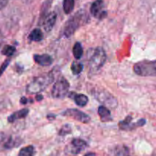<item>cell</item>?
Here are the masks:
<instances>
[{
  "instance_id": "24",
  "label": "cell",
  "mask_w": 156,
  "mask_h": 156,
  "mask_svg": "<svg viewBox=\"0 0 156 156\" xmlns=\"http://www.w3.org/2000/svg\"><path fill=\"white\" fill-rule=\"evenodd\" d=\"M72 132V128L71 126L69 124H66L64 126H62V128L60 129V130L59 131V136H64L69 135V134L71 133Z\"/></svg>"
},
{
  "instance_id": "14",
  "label": "cell",
  "mask_w": 156,
  "mask_h": 156,
  "mask_svg": "<svg viewBox=\"0 0 156 156\" xmlns=\"http://www.w3.org/2000/svg\"><path fill=\"white\" fill-rule=\"evenodd\" d=\"M98 112L99 116H100L101 120L103 122L109 121V120H111V111L105 106L102 105V106L99 107L98 110Z\"/></svg>"
},
{
  "instance_id": "27",
  "label": "cell",
  "mask_w": 156,
  "mask_h": 156,
  "mask_svg": "<svg viewBox=\"0 0 156 156\" xmlns=\"http://www.w3.org/2000/svg\"><path fill=\"white\" fill-rule=\"evenodd\" d=\"M6 140H7V136H6L5 134L3 133H0V145L5 143Z\"/></svg>"
},
{
  "instance_id": "29",
  "label": "cell",
  "mask_w": 156,
  "mask_h": 156,
  "mask_svg": "<svg viewBox=\"0 0 156 156\" xmlns=\"http://www.w3.org/2000/svg\"><path fill=\"white\" fill-rule=\"evenodd\" d=\"M47 119H49L50 120H53V119H55V115H53V114H49V115H47Z\"/></svg>"
},
{
  "instance_id": "18",
  "label": "cell",
  "mask_w": 156,
  "mask_h": 156,
  "mask_svg": "<svg viewBox=\"0 0 156 156\" xmlns=\"http://www.w3.org/2000/svg\"><path fill=\"white\" fill-rule=\"evenodd\" d=\"M35 149L33 146H27L20 150L18 156H34Z\"/></svg>"
},
{
  "instance_id": "30",
  "label": "cell",
  "mask_w": 156,
  "mask_h": 156,
  "mask_svg": "<svg viewBox=\"0 0 156 156\" xmlns=\"http://www.w3.org/2000/svg\"><path fill=\"white\" fill-rule=\"evenodd\" d=\"M43 99V96L42 95H40V94H38L37 96V101H41V100H42Z\"/></svg>"
},
{
  "instance_id": "1",
  "label": "cell",
  "mask_w": 156,
  "mask_h": 156,
  "mask_svg": "<svg viewBox=\"0 0 156 156\" xmlns=\"http://www.w3.org/2000/svg\"><path fill=\"white\" fill-rule=\"evenodd\" d=\"M54 80L53 71L36 77L27 85L26 91L27 94H37L45 90Z\"/></svg>"
},
{
  "instance_id": "13",
  "label": "cell",
  "mask_w": 156,
  "mask_h": 156,
  "mask_svg": "<svg viewBox=\"0 0 156 156\" xmlns=\"http://www.w3.org/2000/svg\"><path fill=\"white\" fill-rule=\"evenodd\" d=\"M29 113V110L27 108H24V109H21L20 111H16V112L13 113L12 114H11L9 117H8V121L9 123H13L15 120H19V119L24 118L25 117H27V115Z\"/></svg>"
},
{
  "instance_id": "28",
  "label": "cell",
  "mask_w": 156,
  "mask_h": 156,
  "mask_svg": "<svg viewBox=\"0 0 156 156\" xmlns=\"http://www.w3.org/2000/svg\"><path fill=\"white\" fill-rule=\"evenodd\" d=\"M27 101H28V100L24 97L21 98V100H20V102H21V104H22V105H25V104L27 103Z\"/></svg>"
},
{
  "instance_id": "26",
  "label": "cell",
  "mask_w": 156,
  "mask_h": 156,
  "mask_svg": "<svg viewBox=\"0 0 156 156\" xmlns=\"http://www.w3.org/2000/svg\"><path fill=\"white\" fill-rule=\"evenodd\" d=\"M9 1V0H0V10L4 9V8L7 5Z\"/></svg>"
},
{
  "instance_id": "31",
  "label": "cell",
  "mask_w": 156,
  "mask_h": 156,
  "mask_svg": "<svg viewBox=\"0 0 156 156\" xmlns=\"http://www.w3.org/2000/svg\"><path fill=\"white\" fill-rule=\"evenodd\" d=\"M96 155L94 153H93V152H90V153H87L86 155H85L84 156H95Z\"/></svg>"
},
{
  "instance_id": "8",
  "label": "cell",
  "mask_w": 156,
  "mask_h": 156,
  "mask_svg": "<svg viewBox=\"0 0 156 156\" xmlns=\"http://www.w3.org/2000/svg\"><path fill=\"white\" fill-rule=\"evenodd\" d=\"M62 115L66 117H69L73 118L74 120H78L82 123H87L90 121V117L87 115L85 113L79 111L78 109H67L66 111L62 113Z\"/></svg>"
},
{
  "instance_id": "21",
  "label": "cell",
  "mask_w": 156,
  "mask_h": 156,
  "mask_svg": "<svg viewBox=\"0 0 156 156\" xmlns=\"http://www.w3.org/2000/svg\"><path fill=\"white\" fill-rule=\"evenodd\" d=\"M71 70L73 71V74L78 75L83 70V65L79 62H73L71 65Z\"/></svg>"
},
{
  "instance_id": "4",
  "label": "cell",
  "mask_w": 156,
  "mask_h": 156,
  "mask_svg": "<svg viewBox=\"0 0 156 156\" xmlns=\"http://www.w3.org/2000/svg\"><path fill=\"white\" fill-rule=\"evenodd\" d=\"M133 71L143 77H155L156 60H143L133 66Z\"/></svg>"
},
{
  "instance_id": "6",
  "label": "cell",
  "mask_w": 156,
  "mask_h": 156,
  "mask_svg": "<svg viewBox=\"0 0 156 156\" xmlns=\"http://www.w3.org/2000/svg\"><path fill=\"white\" fill-rule=\"evenodd\" d=\"M69 89V83L64 77H60L53 85L51 94L54 98H63Z\"/></svg>"
},
{
  "instance_id": "25",
  "label": "cell",
  "mask_w": 156,
  "mask_h": 156,
  "mask_svg": "<svg viewBox=\"0 0 156 156\" xmlns=\"http://www.w3.org/2000/svg\"><path fill=\"white\" fill-rule=\"evenodd\" d=\"M9 62H10V59H7L5 61L4 63L2 64V66L1 68H0V76H2V74L3 73V72H4L5 70V69L7 68V66H9Z\"/></svg>"
},
{
  "instance_id": "22",
  "label": "cell",
  "mask_w": 156,
  "mask_h": 156,
  "mask_svg": "<svg viewBox=\"0 0 156 156\" xmlns=\"http://www.w3.org/2000/svg\"><path fill=\"white\" fill-rule=\"evenodd\" d=\"M15 50H16V49L15 47H12L11 45H5L2 50V53L3 55H5V56H11L14 54Z\"/></svg>"
},
{
  "instance_id": "9",
  "label": "cell",
  "mask_w": 156,
  "mask_h": 156,
  "mask_svg": "<svg viewBox=\"0 0 156 156\" xmlns=\"http://www.w3.org/2000/svg\"><path fill=\"white\" fill-rule=\"evenodd\" d=\"M131 121H132V117L128 116L124 120L119 123V127H120V129H123V130H131L134 128L143 126L146 124V120L145 119H141L137 123H133V124L131 123Z\"/></svg>"
},
{
  "instance_id": "17",
  "label": "cell",
  "mask_w": 156,
  "mask_h": 156,
  "mask_svg": "<svg viewBox=\"0 0 156 156\" xmlns=\"http://www.w3.org/2000/svg\"><path fill=\"white\" fill-rule=\"evenodd\" d=\"M20 143H21V140H18L17 138L14 139L12 138V137H9L4 143V147L5 148V149H12V148L18 146V145H19Z\"/></svg>"
},
{
  "instance_id": "23",
  "label": "cell",
  "mask_w": 156,
  "mask_h": 156,
  "mask_svg": "<svg viewBox=\"0 0 156 156\" xmlns=\"http://www.w3.org/2000/svg\"><path fill=\"white\" fill-rule=\"evenodd\" d=\"M117 156H129V149L126 146H119L116 151Z\"/></svg>"
},
{
  "instance_id": "20",
  "label": "cell",
  "mask_w": 156,
  "mask_h": 156,
  "mask_svg": "<svg viewBox=\"0 0 156 156\" xmlns=\"http://www.w3.org/2000/svg\"><path fill=\"white\" fill-rule=\"evenodd\" d=\"M75 6V0H63V10L67 15L71 13Z\"/></svg>"
},
{
  "instance_id": "19",
  "label": "cell",
  "mask_w": 156,
  "mask_h": 156,
  "mask_svg": "<svg viewBox=\"0 0 156 156\" xmlns=\"http://www.w3.org/2000/svg\"><path fill=\"white\" fill-rule=\"evenodd\" d=\"M73 55L74 57L76 59H79L82 58V55H83V48H82V44L79 42H76V44L74 45L73 49Z\"/></svg>"
},
{
  "instance_id": "11",
  "label": "cell",
  "mask_w": 156,
  "mask_h": 156,
  "mask_svg": "<svg viewBox=\"0 0 156 156\" xmlns=\"http://www.w3.org/2000/svg\"><path fill=\"white\" fill-rule=\"evenodd\" d=\"M88 147L86 142L81 139H74L71 142V152L74 154L80 153Z\"/></svg>"
},
{
  "instance_id": "10",
  "label": "cell",
  "mask_w": 156,
  "mask_h": 156,
  "mask_svg": "<svg viewBox=\"0 0 156 156\" xmlns=\"http://www.w3.org/2000/svg\"><path fill=\"white\" fill-rule=\"evenodd\" d=\"M57 15L56 12H52L47 14L43 19V27L46 32H50L56 24Z\"/></svg>"
},
{
  "instance_id": "3",
  "label": "cell",
  "mask_w": 156,
  "mask_h": 156,
  "mask_svg": "<svg viewBox=\"0 0 156 156\" xmlns=\"http://www.w3.org/2000/svg\"><path fill=\"white\" fill-rule=\"evenodd\" d=\"M107 59V55L105 50L101 47H97L91 50V54L88 58V70L90 73H96L98 72Z\"/></svg>"
},
{
  "instance_id": "7",
  "label": "cell",
  "mask_w": 156,
  "mask_h": 156,
  "mask_svg": "<svg viewBox=\"0 0 156 156\" xmlns=\"http://www.w3.org/2000/svg\"><path fill=\"white\" fill-rule=\"evenodd\" d=\"M90 12L94 18L99 19L105 18L107 16V12L105 9V2L103 0H95L91 4Z\"/></svg>"
},
{
  "instance_id": "16",
  "label": "cell",
  "mask_w": 156,
  "mask_h": 156,
  "mask_svg": "<svg viewBox=\"0 0 156 156\" xmlns=\"http://www.w3.org/2000/svg\"><path fill=\"white\" fill-rule=\"evenodd\" d=\"M30 41H41L43 39V33L41 29H34L28 36Z\"/></svg>"
},
{
  "instance_id": "2",
  "label": "cell",
  "mask_w": 156,
  "mask_h": 156,
  "mask_svg": "<svg viewBox=\"0 0 156 156\" xmlns=\"http://www.w3.org/2000/svg\"><path fill=\"white\" fill-rule=\"evenodd\" d=\"M88 17L86 12L83 10H80L76 12L73 17L69 18L63 28V33L66 37H71L78 28L85 24L88 21Z\"/></svg>"
},
{
  "instance_id": "15",
  "label": "cell",
  "mask_w": 156,
  "mask_h": 156,
  "mask_svg": "<svg viewBox=\"0 0 156 156\" xmlns=\"http://www.w3.org/2000/svg\"><path fill=\"white\" fill-rule=\"evenodd\" d=\"M73 99H74L76 105H77L79 107H81V108L85 107L88 102V97H87L86 95H85V94H75V96L73 97Z\"/></svg>"
},
{
  "instance_id": "5",
  "label": "cell",
  "mask_w": 156,
  "mask_h": 156,
  "mask_svg": "<svg viewBox=\"0 0 156 156\" xmlns=\"http://www.w3.org/2000/svg\"><path fill=\"white\" fill-rule=\"evenodd\" d=\"M93 95L101 103L108 108H115L117 106V100L114 95L104 89H96L93 91Z\"/></svg>"
},
{
  "instance_id": "12",
  "label": "cell",
  "mask_w": 156,
  "mask_h": 156,
  "mask_svg": "<svg viewBox=\"0 0 156 156\" xmlns=\"http://www.w3.org/2000/svg\"><path fill=\"white\" fill-rule=\"evenodd\" d=\"M34 60L36 63L42 66H48L53 63V58L48 54H35L34 56Z\"/></svg>"
}]
</instances>
